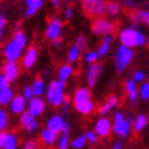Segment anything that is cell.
<instances>
[{
	"label": "cell",
	"instance_id": "6da1fadb",
	"mask_svg": "<svg viewBox=\"0 0 149 149\" xmlns=\"http://www.w3.org/2000/svg\"><path fill=\"white\" fill-rule=\"evenodd\" d=\"M29 37L23 30H17L13 34V37L7 41V44L3 47V58L6 60H14L18 62L22 59L23 54L27 48Z\"/></svg>",
	"mask_w": 149,
	"mask_h": 149
},
{
	"label": "cell",
	"instance_id": "7a4b0ae2",
	"mask_svg": "<svg viewBox=\"0 0 149 149\" xmlns=\"http://www.w3.org/2000/svg\"><path fill=\"white\" fill-rule=\"evenodd\" d=\"M119 42L130 48H141L146 45L148 38L142 30H140L136 25L123 27L119 33Z\"/></svg>",
	"mask_w": 149,
	"mask_h": 149
},
{
	"label": "cell",
	"instance_id": "3957f363",
	"mask_svg": "<svg viewBox=\"0 0 149 149\" xmlns=\"http://www.w3.org/2000/svg\"><path fill=\"white\" fill-rule=\"evenodd\" d=\"M45 100L47 103L59 108L62 107V104L66 100V82L60 81V79H52V81L47 85V92H45Z\"/></svg>",
	"mask_w": 149,
	"mask_h": 149
},
{
	"label": "cell",
	"instance_id": "277c9868",
	"mask_svg": "<svg viewBox=\"0 0 149 149\" xmlns=\"http://www.w3.org/2000/svg\"><path fill=\"white\" fill-rule=\"evenodd\" d=\"M112 133L120 140L129 138L133 133V118L126 116L123 111H116L112 116Z\"/></svg>",
	"mask_w": 149,
	"mask_h": 149
},
{
	"label": "cell",
	"instance_id": "5b68a950",
	"mask_svg": "<svg viewBox=\"0 0 149 149\" xmlns=\"http://www.w3.org/2000/svg\"><path fill=\"white\" fill-rule=\"evenodd\" d=\"M134 48L126 47L120 44L115 51L113 55V64H115V70L118 74H122L129 68V66L131 64L133 59H134Z\"/></svg>",
	"mask_w": 149,
	"mask_h": 149
},
{
	"label": "cell",
	"instance_id": "8992f818",
	"mask_svg": "<svg viewBox=\"0 0 149 149\" xmlns=\"http://www.w3.org/2000/svg\"><path fill=\"white\" fill-rule=\"evenodd\" d=\"M82 10L92 18H100L107 14V3L104 0H82Z\"/></svg>",
	"mask_w": 149,
	"mask_h": 149
},
{
	"label": "cell",
	"instance_id": "52a82bcc",
	"mask_svg": "<svg viewBox=\"0 0 149 149\" xmlns=\"http://www.w3.org/2000/svg\"><path fill=\"white\" fill-rule=\"evenodd\" d=\"M115 30V25L112 21H109L107 18H95L93 23H92V32L93 34L97 36H107V34H112V32Z\"/></svg>",
	"mask_w": 149,
	"mask_h": 149
},
{
	"label": "cell",
	"instance_id": "ba28073f",
	"mask_svg": "<svg viewBox=\"0 0 149 149\" xmlns=\"http://www.w3.org/2000/svg\"><path fill=\"white\" fill-rule=\"evenodd\" d=\"M45 127L51 129L52 131L58 133V134H60V133H70V125L64 120V118L62 115H58V113L51 115L48 118Z\"/></svg>",
	"mask_w": 149,
	"mask_h": 149
},
{
	"label": "cell",
	"instance_id": "9c48e42d",
	"mask_svg": "<svg viewBox=\"0 0 149 149\" xmlns=\"http://www.w3.org/2000/svg\"><path fill=\"white\" fill-rule=\"evenodd\" d=\"M63 34V22L59 18H52L45 27V38L49 41L62 38Z\"/></svg>",
	"mask_w": 149,
	"mask_h": 149
},
{
	"label": "cell",
	"instance_id": "30bf717a",
	"mask_svg": "<svg viewBox=\"0 0 149 149\" xmlns=\"http://www.w3.org/2000/svg\"><path fill=\"white\" fill-rule=\"evenodd\" d=\"M93 130L99 134L100 138H108L109 134L112 133V120L108 119L107 116H101L96 120Z\"/></svg>",
	"mask_w": 149,
	"mask_h": 149
},
{
	"label": "cell",
	"instance_id": "8fae6325",
	"mask_svg": "<svg viewBox=\"0 0 149 149\" xmlns=\"http://www.w3.org/2000/svg\"><path fill=\"white\" fill-rule=\"evenodd\" d=\"M19 123H21V127H22L25 131H27V133H34V131H37L38 127H40L37 118L33 116L29 111H25L23 113H21Z\"/></svg>",
	"mask_w": 149,
	"mask_h": 149
},
{
	"label": "cell",
	"instance_id": "7c38bea8",
	"mask_svg": "<svg viewBox=\"0 0 149 149\" xmlns=\"http://www.w3.org/2000/svg\"><path fill=\"white\" fill-rule=\"evenodd\" d=\"M37 59H38V48L34 45L27 47L25 54H23L22 59H21V63H22V67L25 70H30V68L36 64Z\"/></svg>",
	"mask_w": 149,
	"mask_h": 149
},
{
	"label": "cell",
	"instance_id": "4fadbf2b",
	"mask_svg": "<svg viewBox=\"0 0 149 149\" xmlns=\"http://www.w3.org/2000/svg\"><path fill=\"white\" fill-rule=\"evenodd\" d=\"M101 71H103V66L99 62L93 64H89V67L86 70V84H88V88L96 86L97 79L101 75Z\"/></svg>",
	"mask_w": 149,
	"mask_h": 149
},
{
	"label": "cell",
	"instance_id": "5bb4252c",
	"mask_svg": "<svg viewBox=\"0 0 149 149\" xmlns=\"http://www.w3.org/2000/svg\"><path fill=\"white\" fill-rule=\"evenodd\" d=\"M27 111L32 113L33 116H41L44 111H45V100L42 97H38V96H34L29 103H27Z\"/></svg>",
	"mask_w": 149,
	"mask_h": 149
},
{
	"label": "cell",
	"instance_id": "9a60e30c",
	"mask_svg": "<svg viewBox=\"0 0 149 149\" xmlns=\"http://www.w3.org/2000/svg\"><path fill=\"white\" fill-rule=\"evenodd\" d=\"M27 101L22 95H18V96H14V99L11 100L10 103V112L14 113V115H21L27 109Z\"/></svg>",
	"mask_w": 149,
	"mask_h": 149
},
{
	"label": "cell",
	"instance_id": "2e32d148",
	"mask_svg": "<svg viewBox=\"0 0 149 149\" xmlns=\"http://www.w3.org/2000/svg\"><path fill=\"white\" fill-rule=\"evenodd\" d=\"M3 74L13 82L19 77L21 67H19V64L17 63V62H14V60H6V63L3 64Z\"/></svg>",
	"mask_w": 149,
	"mask_h": 149
},
{
	"label": "cell",
	"instance_id": "e0dca14e",
	"mask_svg": "<svg viewBox=\"0 0 149 149\" xmlns=\"http://www.w3.org/2000/svg\"><path fill=\"white\" fill-rule=\"evenodd\" d=\"M118 105H119V99H118V96H115V95L108 96V97L101 103V105L99 107L100 115L107 116L111 111H113L115 108H118Z\"/></svg>",
	"mask_w": 149,
	"mask_h": 149
},
{
	"label": "cell",
	"instance_id": "ac0fdd59",
	"mask_svg": "<svg viewBox=\"0 0 149 149\" xmlns=\"http://www.w3.org/2000/svg\"><path fill=\"white\" fill-rule=\"evenodd\" d=\"M125 92H126V95H127V100L131 104H136L137 100L140 99V95H138V84L133 78H130V79H127L125 82Z\"/></svg>",
	"mask_w": 149,
	"mask_h": 149
},
{
	"label": "cell",
	"instance_id": "d6986e66",
	"mask_svg": "<svg viewBox=\"0 0 149 149\" xmlns=\"http://www.w3.org/2000/svg\"><path fill=\"white\" fill-rule=\"evenodd\" d=\"M58 138H59L58 133L52 131L51 129H48V127H45V129H42V130L40 131V140H41V142L45 145V146H48V148H49V146L56 145Z\"/></svg>",
	"mask_w": 149,
	"mask_h": 149
},
{
	"label": "cell",
	"instance_id": "ffe728a7",
	"mask_svg": "<svg viewBox=\"0 0 149 149\" xmlns=\"http://www.w3.org/2000/svg\"><path fill=\"white\" fill-rule=\"evenodd\" d=\"M72 104H74L75 111H77L78 113H81V115H91V113L95 112V108H96V105H95V103L92 101V99L82 100V101L72 103Z\"/></svg>",
	"mask_w": 149,
	"mask_h": 149
},
{
	"label": "cell",
	"instance_id": "44dd1931",
	"mask_svg": "<svg viewBox=\"0 0 149 149\" xmlns=\"http://www.w3.org/2000/svg\"><path fill=\"white\" fill-rule=\"evenodd\" d=\"M149 125V118L145 113H137L136 118L133 119V131L140 134L141 131L145 130V127Z\"/></svg>",
	"mask_w": 149,
	"mask_h": 149
},
{
	"label": "cell",
	"instance_id": "7402d4cb",
	"mask_svg": "<svg viewBox=\"0 0 149 149\" xmlns=\"http://www.w3.org/2000/svg\"><path fill=\"white\" fill-rule=\"evenodd\" d=\"M23 1H25V6H26V11H25L26 17L36 15L37 11L42 8V6L45 3V0H23Z\"/></svg>",
	"mask_w": 149,
	"mask_h": 149
},
{
	"label": "cell",
	"instance_id": "603a6c76",
	"mask_svg": "<svg viewBox=\"0 0 149 149\" xmlns=\"http://www.w3.org/2000/svg\"><path fill=\"white\" fill-rule=\"evenodd\" d=\"M112 41H113V37L111 36V34H107V36L103 37L100 45L97 47V49H96L100 58H105V56L109 54V49H111V45H112Z\"/></svg>",
	"mask_w": 149,
	"mask_h": 149
},
{
	"label": "cell",
	"instance_id": "cb8c5ba5",
	"mask_svg": "<svg viewBox=\"0 0 149 149\" xmlns=\"http://www.w3.org/2000/svg\"><path fill=\"white\" fill-rule=\"evenodd\" d=\"M131 22L133 25L136 23H144L146 26H149V8H141L136 13L131 14Z\"/></svg>",
	"mask_w": 149,
	"mask_h": 149
},
{
	"label": "cell",
	"instance_id": "d4e9b609",
	"mask_svg": "<svg viewBox=\"0 0 149 149\" xmlns=\"http://www.w3.org/2000/svg\"><path fill=\"white\" fill-rule=\"evenodd\" d=\"M30 86H32L34 96L42 97V96L45 95V92H47V85H45V82H44V79H42V78H40V77L34 78V79L32 81V84H30Z\"/></svg>",
	"mask_w": 149,
	"mask_h": 149
},
{
	"label": "cell",
	"instance_id": "484cf974",
	"mask_svg": "<svg viewBox=\"0 0 149 149\" xmlns=\"http://www.w3.org/2000/svg\"><path fill=\"white\" fill-rule=\"evenodd\" d=\"M72 74H74V67H72V64H70V63L62 64L58 70V79L67 82L68 79L71 78Z\"/></svg>",
	"mask_w": 149,
	"mask_h": 149
},
{
	"label": "cell",
	"instance_id": "4316f807",
	"mask_svg": "<svg viewBox=\"0 0 149 149\" xmlns=\"http://www.w3.org/2000/svg\"><path fill=\"white\" fill-rule=\"evenodd\" d=\"M88 99H92L91 88H85V86H81V88H78L77 91L74 92V96H72V103H78V101H82V100H88Z\"/></svg>",
	"mask_w": 149,
	"mask_h": 149
},
{
	"label": "cell",
	"instance_id": "83f0119b",
	"mask_svg": "<svg viewBox=\"0 0 149 149\" xmlns=\"http://www.w3.org/2000/svg\"><path fill=\"white\" fill-rule=\"evenodd\" d=\"M14 89L10 86V88H6V89H0V107H6V105H10L11 100L14 99Z\"/></svg>",
	"mask_w": 149,
	"mask_h": 149
},
{
	"label": "cell",
	"instance_id": "f1b7e54d",
	"mask_svg": "<svg viewBox=\"0 0 149 149\" xmlns=\"http://www.w3.org/2000/svg\"><path fill=\"white\" fill-rule=\"evenodd\" d=\"M81 54H82L81 48H79V47H77L75 44H72V45L68 48V51H67V56H66V59H67V63L74 64L75 62H78V60H79V58H81Z\"/></svg>",
	"mask_w": 149,
	"mask_h": 149
},
{
	"label": "cell",
	"instance_id": "f546056e",
	"mask_svg": "<svg viewBox=\"0 0 149 149\" xmlns=\"http://www.w3.org/2000/svg\"><path fill=\"white\" fill-rule=\"evenodd\" d=\"M18 136L15 133L8 131L7 137H6L4 145H3V149H18Z\"/></svg>",
	"mask_w": 149,
	"mask_h": 149
},
{
	"label": "cell",
	"instance_id": "4dcf8cb0",
	"mask_svg": "<svg viewBox=\"0 0 149 149\" xmlns=\"http://www.w3.org/2000/svg\"><path fill=\"white\" fill-rule=\"evenodd\" d=\"M70 148H71L70 133H60L58 142H56V149H70Z\"/></svg>",
	"mask_w": 149,
	"mask_h": 149
},
{
	"label": "cell",
	"instance_id": "1f68e13d",
	"mask_svg": "<svg viewBox=\"0 0 149 149\" xmlns=\"http://www.w3.org/2000/svg\"><path fill=\"white\" fill-rule=\"evenodd\" d=\"M120 10H122V6L119 1H109L107 3V15L109 17H118L120 14Z\"/></svg>",
	"mask_w": 149,
	"mask_h": 149
},
{
	"label": "cell",
	"instance_id": "d6a6232c",
	"mask_svg": "<svg viewBox=\"0 0 149 149\" xmlns=\"http://www.w3.org/2000/svg\"><path fill=\"white\" fill-rule=\"evenodd\" d=\"M88 144V140H86L85 134H81V136L75 137L71 140V148L72 149H84Z\"/></svg>",
	"mask_w": 149,
	"mask_h": 149
},
{
	"label": "cell",
	"instance_id": "836d02e7",
	"mask_svg": "<svg viewBox=\"0 0 149 149\" xmlns=\"http://www.w3.org/2000/svg\"><path fill=\"white\" fill-rule=\"evenodd\" d=\"M138 95H140V99L142 101H148L149 100V82L148 81L140 84V86H138Z\"/></svg>",
	"mask_w": 149,
	"mask_h": 149
},
{
	"label": "cell",
	"instance_id": "e575fe53",
	"mask_svg": "<svg viewBox=\"0 0 149 149\" xmlns=\"http://www.w3.org/2000/svg\"><path fill=\"white\" fill-rule=\"evenodd\" d=\"M10 123V118H8V112L4 108H0V131H6Z\"/></svg>",
	"mask_w": 149,
	"mask_h": 149
},
{
	"label": "cell",
	"instance_id": "d590c367",
	"mask_svg": "<svg viewBox=\"0 0 149 149\" xmlns=\"http://www.w3.org/2000/svg\"><path fill=\"white\" fill-rule=\"evenodd\" d=\"M100 59L97 51H88L85 55H84V62L86 64H93V63H97V60Z\"/></svg>",
	"mask_w": 149,
	"mask_h": 149
},
{
	"label": "cell",
	"instance_id": "8d00e7d4",
	"mask_svg": "<svg viewBox=\"0 0 149 149\" xmlns=\"http://www.w3.org/2000/svg\"><path fill=\"white\" fill-rule=\"evenodd\" d=\"M131 78H133L137 84H142V82L146 81V72H145L144 70H141V68L134 70L133 74H131Z\"/></svg>",
	"mask_w": 149,
	"mask_h": 149
},
{
	"label": "cell",
	"instance_id": "74e56055",
	"mask_svg": "<svg viewBox=\"0 0 149 149\" xmlns=\"http://www.w3.org/2000/svg\"><path fill=\"white\" fill-rule=\"evenodd\" d=\"M85 137H86V140H88V144H92V145H95L99 142V134L96 133L95 130H86L85 133Z\"/></svg>",
	"mask_w": 149,
	"mask_h": 149
},
{
	"label": "cell",
	"instance_id": "f35d334b",
	"mask_svg": "<svg viewBox=\"0 0 149 149\" xmlns=\"http://www.w3.org/2000/svg\"><path fill=\"white\" fill-rule=\"evenodd\" d=\"M21 95L25 97V99L27 100V101H30V100L34 97V93H33V89H32V86L30 85H26V86H23V89H22V93Z\"/></svg>",
	"mask_w": 149,
	"mask_h": 149
},
{
	"label": "cell",
	"instance_id": "ab89813d",
	"mask_svg": "<svg viewBox=\"0 0 149 149\" xmlns=\"http://www.w3.org/2000/svg\"><path fill=\"white\" fill-rule=\"evenodd\" d=\"M74 44H75V45L77 47H79V48H81L82 51L85 49V47H86V37L85 36H78L77 38H75V41H74Z\"/></svg>",
	"mask_w": 149,
	"mask_h": 149
},
{
	"label": "cell",
	"instance_id": "60d3db41",
	"mask_svg": "<svg viewBox=\"0 0 149 149\" xmlns=\"http://www.w3.org/2000/svg\"><path fill=\"white\" fill-rule=\"evenodd\" d=\"M10 84H11V81H10L8 78L6 77L4 74H0V89L10 88Z\"/></svg>",
	"mask_w": 149,
	"mask_h": 149
},
{
	"label": "cell",
	"instance_id": "b9f144b4",
	"mask_svg": "<svg viewBox=\"0 0 149 149\" xmlns=\"http://www.w3.org/2000/svg\"><path fill=\"white\" fill-rule=\"evenodd\" d=\"M127 10H134L136 8V1L134 0H119Z\"/></svg>",
	"mask_w": 149,
	"mask_h": 149
},
{
	"label": "cell",
	"instance_id": "7bdbcfd3",
	"mask_svg": "<svg viewBox=\"0 0 149 149\" xmlns=\"http://www.w3.org/2000/svg\"><path fill=\"white\" fill-rule=\"evenodd\" d=\"M22 149H37V142H36L34 140L27 141L26 144L22 146Z\"/></svg>",
	"mask_w": 149,
	"mask_h": 149
},
{
	"label": "cell",
	"instance_id": "ee69618b",
	"mask_svg": "<svg viewBox=\"0 0 149 149\" xmlns=\"http://www.w3.org/2000/svg\"><path fill=\"white\" fill-rule=\"evenodd\" d=\"M72 14H74V11H72L71 7H67V8H64V11H63L64 19H66V21H68V19H71V18H72Z\"/></svg>",
	"mask_w": 149,
	"mask_h": 149
},
{
	"label": "cell",
	"instance_id": "f6af8a7d",
	"mask_svg": "<svg viewBox=\"0 0 149 149\" xmlns=\"http://www.w3.org/2000/svg\"><path fill=\"white\" fill-rule=\"evenodd\" d=\"M6 26H7V17L3 13H0V29L4 30Z\"/></svg>",
	"mask_w": 149,
	"mask_h": 149
},
{
	"label": "cell",
	"instance_id": "bcb514c9",
	"mask_svg": "<svg viewBox=\"0 0 149 149\" xmlns=\"http://www.w3.org/2000/svg\"><path fill=\"white\" fill-rule=\"evenodd\" d=\"M123 146H125L123 141L122 140H118V141H115V142L112 144V148H111V149H123Z\"/></svg>",
	"mask_w": 149,
	"mask_h": 149
},
{
	"label": "cell",
	"instance_id": "7dc6e473",
	"mask_svg": "<svg viewBox=\"0 0 149 149\" xmlns=\"http://www.w3.org/2000/svg\"><path fill=\"white\" fill-rule=\"evenodd\" d=\"M6 137H7V131H0V149H3Z\"/></svg>",
	"mask_w": 149,
	"mask_h": 149
},
{
	"label": "cell",
	"instance_id": "c3c4849f",
	"mask_svg": "<svg viewBox=\"0 0 149 149\" xmlns=\"http://www.w3.org/2000/svg\"><path fill=\"white\" fill-rule=\"evenodd\" d=\"M70 107H71V103L68 101L67 99L64 100V103L62 104V108H63V111H64V113H67L68 112V109H70Z\"/></svg>",
	"mask_w": 149,
	"mask_h": 149
},
{
	"label": "cell",
	"instance_id": "681fc988",
	"mask_svg": "<svg viewBox=\"0 0 149 149\" xmlns=\"http://www.w3.org/2000/svg\"><path fill=\"white\" fill-rule=\"evenodd\" d=\"M51 42H52V47H54V48H59V47L62 45V38L54 40V41H51Z\"/></svg>",
	"mask_w": 149,
	"mask_h": 149
},
{
	"label": "cell",
	"instance_id": "f907efd6",
	"mask_svg": "<svg viewBox=\"0 0 149 149\" xmlns=\"http://www.w3.org/2000/svg\"><path fill=\"white\" fill-rule=\"evenodd\" d=\"M49 1H51V4L54 6L55 8H59L60 4H62V1H60V0H49Z\"/></svg>",
	"mask_w": 149,
	"mask_h": 149
},
{
	"label": "cell",
	"instance_id": "816d5d0a",
	"mask_svg": "<svg viewBox=\"0 0 149 149\" xmlns=\"http://www.w3.org/2000/svg\"><path fill=\"white\" fill-rule=\"evenodd\" d=\"M0 74H3V64H0Z\"/></svg>",
	"mask_w": 149,
	"mask_h": 149
},
{
	"label": "cell",
	"instance_id": "f5cc1de1",
	"mask_svg": "<svg viewBox=\"0 0 149 149\" xmlns=\"http://www.w3.org/2000/svg\"><path fill=\"white\" fill-rule=\"evenodd\" d=\"M148 129H149V125H148Z\"/></svg>",
	"mask_w": 149,
	"mask_h": 149
}]
</instances>
